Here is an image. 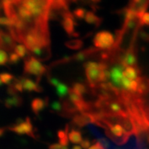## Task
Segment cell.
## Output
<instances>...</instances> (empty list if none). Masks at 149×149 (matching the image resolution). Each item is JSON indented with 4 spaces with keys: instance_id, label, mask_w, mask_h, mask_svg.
<instances>
[{
    "instance_id": "13",
    "label": "cell",
    "mask_w": 149,
    "mask_h": 149,
    "mask_svg": "<svg viewBox=\"0 0 149 149\" xmlns=\"http://www.w3.org/2000/svg\"><path fill=\"white\" fill-rule=\"evenodd\" d=\"M141 75L142 74H141V71L139 69V67H138V68L131 66L126 67L123 71V76L129 80H137Z\"/></svg>"
},
{
    "instance_id": "23",
    "label": "cell",
    "mask_w": 149,
    "mask_h": 149,
    "mask_svg": "<svg viewBox=\"0 0 149 149\" xmlns=\"http://www.w3.org/2000/svg\"><path fill=\"white\" fill-rule=\"evenodd\" d=\"M0 79L2 81L3 84H11L15 81V76L13 74H10L8 72H3L0 74Z\"/></svg>"
},
{
    "instance_id": "24",
    "label": "cell",
    "mask_w": 149,
    "mask_h": 149,
    "mask_svg": "<svg viewBox=\"0 0 149 149\" xmlns=\"http://www.w3.org/2000/svg\"><path fill=\"white\" fill-rule=\"evenodd\" d=\"M87 11L84 8H78L74 10L73 15L78 19H84V17L86 15Z\"/></svg>"
},
{
    "instance_id": "25",
    "label": "cell",
    "mask_w": 149,
    "mask_h": 149,
    "mask_svg": "<svg viewBox=\"0 0 149 149\" xmlns=\"http://www.w3.org/2000/svg\"><path fill=\"white\" fill-rule=\"evenodd\" d=\"M8 63V54L3 49H0V65H5Z\"/></svg>"
},
{
    "instance_id": "7",
    "label": "cell",
    "mask_w": 149,
    "mask_h": 149,
    "mask_svg": "<svg viewBox=\"0 0 149 149\" xmlns=\"http://www.w3.org/2000/svg\"><path fill=\"white\" fill-rule=\"evenodd\" d=\"M72 123L74 126L79 128H82L85 126H88L91 124H95V116L92 112L87 113H78L72 118Z\"/></svg>"
},
{
    "instance_id": "3",
    "label": "cell",
    "mask_w": 149,
    "mask_h": 149,
    "mask_svg": "<svg viewBox=\"0 0 149 149\" xmlns=\"http://www.w3.org/2000/svg\"><path fill=\"white\" fill-rule=\"evenodd\" d=\"M47 72L46 67L40 63V61L33 56H28L24 63V72L32 74L37 78V83L39 84L43 75Z\"/></svg>"
},
{
    "instance_id": "29",
    "label": "cell",
    "mask_w": 149,
    "mask_h": 149,
    "mask_svg": "<svg viewBox=\"0 0 149 149\" xmlns=\"http://www.w3.org/2000/svg\"><path fill=\"white\" fill-rule=\"evenodd\" d=\"M48 81L50 84H51L52 86L53 87H57L60 84V81L58 79L56 78H53V77H50V76H48Z\"/></svg>"
},
{
    "instance_id": "16",
    "label": "cell",
    "mask_w": 149,
    "mask_h": 149,
    "mask_svg": "<svg viewBox=\"0 0 149 149\" xmlns=\"http://www.w3.org/2000/svg\"><path fill=\"white\" fill-rule=\"evenodd\" d=\"M69 125H66L65 130H59L57 136L59 138V144L63 146L69 145Z\"/></svg>"
},
{
    "instance_id": "15",
    "label": "cell",
    "mask_w": 149,
    "mask_h": 149,
    "mask_svg": "<svg viewBox=\"0 0 149 149\" xmlns=\"http://www.w3.org/2000/svg\"><path fill=\"white\" fill-rule=\"evenodd\" d=\"M84 20L87 23L90 24H93V25H95L97 28L103 22V18H100L97 16L96 15L94 14V12H91V11H88L87 12L86 15L84 17Z\"/></svg>"
},
{
    "instance_id": "4",
    "label": "cell",
    "mask_w": 149,
    "mask_h": 149,
    "mask_svg": "<svg viewBox=\"0 0 149 149\" xmlns=\"http://www.w3.org/2000/svg\"><path fill=\"white\" fill-rule=\"evenodd\" d=\"M94 44L97 49L110 50L115 44V37L110 32L102 31L95 34Z\"/></svg>"
},
{
    "instance_id": "19",
    "label": "cell",
    "mask_w": 149,
    "mask_h": 149,
    "mask_svg": "<svg viewBox=\"0 0 149 149\" xmlns=\"http://www.w3.org/2000/svg\"><path fill=\"white\" fill-rule=\"evenodd\" d=\"M77 94H79V96L83 97V95L86 94L88 93V88L85 84L80 82H75L73 84L72 88H71Z\"/></svg>"
},
{
    "instance_id": "2",
    "label": "cell",
    "mask_w": 149,
    "mask_h": 149,
    "mask_svg": "<svg viewBox=\"0 0 149 149\" xmlns=\"http://www.w3.org/2000/svg\"><path fill=\"white\" fill-rule=\"evenodd\" d=\"M85 74L88 83L91 88L94 90L100 84V77L102 72V68L100 63L88 61L84 64Z\"/></svg>"
},
{
    "instance_id": "36",
    "label": "cell",
    "mask_w": 149,
    "mask_h": 149,
    "mask_svg": "<svg viewBox=\"0 0 149 149\" xmlns=\"http://www.w3.org/2000/svg\"><path fill=\"white\" fill-rule=\"evenodd\" d=\"M0 49H1V46H0Z\"/></svg>"
},
{
    "instance_id": "14",
    "label": "cell",
    "mask_w": 149,
    "mask_h": 149,
    "mask_svg": "<svg viewBox=\"0 0 149 149\" xmlns=\"http://www.w3.org/2000/svg\"><path fill=\"white\" fill-rule=\"evenodd\" d=\"M22 104H23V100L22 97L19 96L18 94H15V95H11L8 97L5 100L4 102L5 106L8 109L21 107Z\"/></svg>"
},
{
    "instance_id": "6",
    "label": "cell",
    "mask_w": 149,
    "mask_h": 149,
    "mask_svg": "<svg viewBox=\"0 0 149 149\" xmlns=\"http://www.w3.org/2000/svg\"><path fill=\"white\" fill-rule=\"evenodd\" d=\"M62 25L63 29L69 37H79V34L75 31V21L73 14L69 11L65 12L62 15Z\"/></svg>"
},
{
    "instance_id": "27",
    "label": "cell",
    "mask_w": 149,
    "mask_h": 149,
    "mask_svg": "<svg viewBox=\"0 0 149 149\" xmlns=\"http://www.w3.org/2000/svg\"><path fill=\"white\" fill-rule=\"evenodd\" d=\"M139 24L140 26L147 25L149 26V12H145L143 15L141 16V18L139 20Z\"/></svg>"
},
{
    "instance_id": "35",
    "label": "cell",
    "mask_w": 149,
    "mask_h": 149,
    "mask_svg": "<svg viewBox=\"0 0 149 149\" xmlns=\"http://www.w3.org/2000/svg\"><path fill=\"white\" fill-rule=\"evenodd\" d=\"M148 143H149V133H148Z\"/></svg>"
},
{
    "instance_id": "9",
    "label": "cell",
    "mask_w": 149,
    "mask_h": 149,
    "mask_svg": "<svg viewBox=\"0 0 149 149\" xmlns=\"http://www.w3.org/2000/svg\"><path fill=\"white\" fill-rule=\"evenodd\" d=\"M126 7L131 11H132L140 20L141 16L143 15L145 12H147L148 8H149V0L130 1Z\"/></svg>"
},
{
    "instance_id": "8",
    "label": "cell",
    "mask_w": 149,
    "mask_h": 149,
    "mask_svg": "<svg viewBox=\"0 0 149 149\" xmlns=\"http://www.w3.org/2000/svg\"><path fill=\"white\" fill-rule=\"evenodd\" d=\"M99 50H100V49H97L96 47L84 49V50H82V51H81L79 52V53H76V54L73 56L65 57V58L61 59V60L57 61V62L53 63V65H58V64H62V63H69L70 61H78V62L84 61L85 60V59H88V57L91 56L92 55H94L95 53L99 52Z\"/></svg>"
},
{
    "instance_id": "32",
    "label": "cell",
    "mask_w": 149,
    "mask_h": 149,
    "mask_svg": "<svg viewBox=\"0 0 149 149\" xmlns=\"http://www.w3.org/2000/svg\"><path fill=\"white\" fill-rule=\"evenodd\" d=\"M6 132V129L5 128H0V137H2V135L5 134Z\"/></svg>"
},
{
    "instance_id": "11",
    "label": "cell",
    "mask_w": 149,
    "mask_h": 149,
    "mask_svg": "<svg viewBox=\"0 0 149 149\" xmlns=\"http://www.w3.org/2000/svg\"><path fill=\"white\" fill-rule=\"evenodd\" d=\"M48 105V98L43 99V98L37 97L34 98L31 101V110L33 113L35 115H39L40 113L47 107Z\"/></svg>"
},
{
    "instance_id": "22",
    "label": "cell",
    "mask_w": 149,
    "mask_h": 149,
    "mask_svg": "<svg viewBox=\"0 0 149 149\" xmlns=\"http://www.w3.org/2000/svg\"><path fill=\"white\" fill-rule=\"evenodd\" d=\"M51 110L56 113H58L59 115H62L63 116V113H64V111H63V104L61 101H57L55 100L53 102L51 103Z\"/></svg>"
},
{
    "instance_id": "18",
    "label": "cell",
    "mask_w": 149,
    "mask_h": 149,
    "mask_svg": "<svg viewBox=\"0 0 149 149\" xmlns=\"http://www.w3.org/2000/svg\"><path fill=\"white\" fill-rule=\"evenodd\" d=\"M69 89L70 88L67 86L66 84L63 82H60V84L57 87H56V91L57 96L59 97L61 100H64L67 95H69Z\"/></svg>"
},
{
    "instance_id": "26",
    "label": "cell",
    "mask_w": 149,
    "mask_h": 149,
    "mask_svg": "<svg viewBox=\"0 0 149 149\" xmlns=\"http://www.w3.org/2000/svg\"><path fill=\"white\" fill-rule=\"evenodd\" d=\"M0 25H3L8 27V28L12 27L13 22L8 17H0Z\"/></svg>"
},
{
    "instance_id": "20",
    "label": "cell",
    "mask_w": 149,
    "mask_h": 149,
    "mask_svg": "<svg viewBox=\"0 0 149 149\" xmlns=\"http://www.w3.org/2000/svg\"><path fill=\"white\" fill-rule=\"evenodd\" d=\"M83 41L79 39H74L71 40L69 41H66L65 43V45L68 48L71 49H81V47H83Z\"/></svg>"
},
{
    "instance_id": "28",
    "label": "cell",
    "mask_w": 149,
    "mask_h": 149,
    "mask_svg": "<svg viewBox=\"0 0 149 149\" xmlns=\"http://www.w3.org/2000/svg\"><path fill=\"white\" fill-rule=\"evenodd\" d=\"M20 59L21 58L15 53H11L8 56V63L11 64H15L19 62Z\"/></svg>"
},
{
    "instance_id": "31",
    "label": "cell",
    "mask_w": 149,
    "mask_h": 149,
    "mask_svg": "<svg viewBox=\"0 0 149 149\" xmlns=\"http://www.w3.org/2000/svg\"><path fill=\"white\" fill-rule=\"evenodd\" d=\"M88 149H105L99 141H97L93 145H91Z\"/></svg>"
},
{
    "instance_id": "10",
    "label": "cell",
    "mask_w": 149,
    "mask_h": 149,
    "mask_svg": "<svg viewBox=\"0 0 149 149\" xmlns=\"http://www.w3.org/2000/svg\"><path fill=\"white\" fill-rule=\"evenodd\" d=\"M17 45L16 41L10 34V33L2 31L0 29V46L1 49L4 51L10 52L12 53V50H14L15 47Z\"/></svg>"
},
{
    "instance_id": "21",
    "label": "cell",
    "mask_w": 149,
    "mask_h": 149,
    "mask_svg": "<svg viewBox=\"0 0 149 149\" xmlns=\"http://www.w3.org/2000/svg\"><path fill=\"white\" fill-rule=\"evenodd\" d=\"M14 53H15L20 58H24L29 54V51L23 44H17L15 47Z\"/></svg>"
},
{
    "instance_id": "1",
    "label": "cell",
    "mask_w": 149,
    "mask_h": 149,
    "mask_svg": "<svg viewBox=\"0 0 149 149\" xmlns=\"http://www.w3.org/2000/svg\"><path fill=\"white\" fill-rule=\"evenodd\" d=\"M2 4L6 16L13 22L9 33L16 42L19 43L21 37L29 31H49L52 1H3Z\"/></svg>"
},
{
    "instance_id": "17",
    "label": "cell",
    "mask_w": 149,
    "mask_h": 149,
    "mask_svg": "<svg viewBox=\"0 0 149 149\" xmlns=\"http://www.w3.org/2000/svg\"><path fill=\"white\" fill-rule=\"evenodd\" d=\"M69 140L70 141V142L74 144L75 145H77L78 144H81V141H83L81 132L79 130L72 129L69 132Z\"/></svg>"
},
{
    "instance_id": "33",
    "label": "cell",
    "mask_w": 149,
    "mask_h": 149,
    "mask_svg": "<svg viewBox=\"0 0 149 149\" xmlns=\"http://www.w3.org/2000/svg\"><path fill=\"white\" fill-rule=\"evenodd\" d=\"M72 149H82V148L81 147L80 145H74V146H73Z\"/></svg>"
},
{
    "instance_id": "30",
    "label": "cell",
    "mask_w": 149,
    "mask_h": 149,
    "mask_svg": "<svg viewBox=\"0 0 149 149\" xmlns=\"http://www.w3.org/2000/svg\"><path fill=\"white\" fill-rule=\"evenodd\" d=\"M91 143L90 140L88 139H84L81 143V147L82 148V149H88L91 146Z\"/></svg>"
},
{
    "instance_id": "5",
    "label": "cell",
    "mask_w": 149,
    "mask_h": 149,
    "mask_svg": "<svg viewBox=\"0 0 149 149\" xmlns=\"http://www.w3.org/2000/svg\"><path fill=\"white\" fill-rule=\"evenodd\" d=\"M8 130L18 135H28L33 139L36 138L33 132V125L29 117L26 118L25 120L17 122L16 124L8 127Z\"/></svg>"
},
{
    "instance_id": "34",
    "label": "cell",
    "mask_w": 149,
    "mask_h": 149,
    "mask_svg": "<svg viewBox=\"0 0 149 149\" xmlns=\"http://www.w3.org/2000/svg\"><path fill=\"white\" fill-rule=\"evenodd\" d=\"M2 81H1V79H0V86H1V85H2Z\"/></svg>"
},
{
    "instance_id": "12",
    "label": "cell",
    "mask_w": 149,
    "mask_h": 149,
    "mask_svg": "<svg viewBox=\"0 0 149 149\" xmlns=\"http://www.w3.org/2000/svg\"><path fill=\"white\" fill-rule=\"evenodd\" d=\"M21 81L22 83L23 86V90L27 91H35V92H42L43 88L40 86L39 84L37 82H34L32 80L28 78H21Z\"/></svg>"
}]
</instances>
